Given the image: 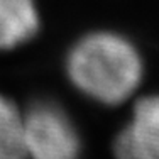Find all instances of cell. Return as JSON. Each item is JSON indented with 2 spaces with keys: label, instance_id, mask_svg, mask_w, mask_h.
Returning a JSON list of instances; mask_svg holds the SVG:
<instances>
[{
  "label": "cell",
  "instance_id": "cell-1",
  "mask_svg": "<svg viewBox=\"0 0 159 159\" xmlns=\"http://www.w3.org/2000/svg\"><path fill=\"white\" fill-rule=\"evenodd\" d=\"M66 75L81 95L102 105H120L139 90L144 59L139 48L115 31L81 36L66 54Z\"/></svg>",
  "mask_w": 159,
  "mask_h": 159
},
{
  "label": "cell",
  "instance_id": "cell-2",
  "mask_svg": "<svg viewBox=\"0 0 159 159\" xmlns=\"http://www.w3.org/2000/svg\"><path fill=\"white\" fill-rule=\"evenodd\" d=\"M25 156L32 159L76 157L81 139L71 115L61 103L41 98L22 113Z\"/></svg>",
  "mask_w": 159,
  "mask_h": 159
},
{
  "label": "cell",
  "instance_id": "cell-3",
  "mask_svg": "<svg viewBox=\"0 0 159 159\" xmlns=\"http://www.w3.org/2000/svg\"><path fill=\"white\" fill-rule=\"evenodd\" d=\"M112 149L115 159H159V93L135 102Z\"/></svg>",
  "mask_w": 159,
  "mask_h": 159
},
{
  "label": "cell",
  "instance_id": "cell-4",
  "mask_svg": "<svg viewBox=\"0 0 159 159\" xmlns=\"http://www.w3.org/2000/svg\"><path fill=\"white\" fill-rule=\"evenodd\" d=\"M41 17L36 0H0V49L29 43L39 31Z\"/></svg>",
  "mask_w": 159,
  "mask_h": 159
},
{
  "label": "cell",
  "instance_id": "cell-5",
  "mask_svg": "<svg viewBox=\"0 0 159 159\" xmlns=\"http://www.w3.org/2000/svg\"><path fill=\"white\" fill-rule=\"evenodd\" d=\"M0 159H25L22 112L3 95H0Z\"/></svg>",
  "mask_w": 159,
  "mask_h": 159
},
{
  "label": "cell",
  "instance_id": "cell-6",
  "mask_svg": "<svg viewBox=\"0 0 159 159\" xmlns=\"http://www.w3.org/2000/svg\"><path fill=\"white\" fill-rule=\"evenodd\" d=\"M71 159H75V157H71Z\"/></svg>",
  "mask_w": 159,
  "mask_h": 159
}]
</instances>
